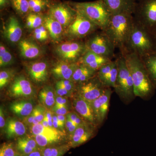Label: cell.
Returning a JSON list of instances; mask_svg holds the SVG:
<instances>
[{
  "mask_svg": "<svg viewBox=\"0 0 156 156\" xmlns=\"http://www.w3.org/2000/svg\"><path fill=\"white\" fill-rule=\"evenodd\" d=\"M122 54L133 80L136 97L148 99L154 95L155 88L151 82L142 59L135 53L125 52Z\"/></svg>",
  "mask_w": 156,
  "mask_h": 156,
  "instance_id": "obj_1",
  "label": "cell"
},
{
  "mask_svg": "<svg viewBox=\"0 0 156 156\" xmlns=\"http://www.w3.org/2000/svg\"><path fill=\"white\" fill-rule=\"evenodd\" d=\"M134 22L133 14L120 13L112 14L108 25L102 30L120 52L126 48Z\"/></svg>",
  "mask_w": 156,
  "mask_h": 156,
  "instance_id": "obj_2",
  "label": "cell"
},
{
  "mask_svg": "<svg viewBox=\"0 0 156 156\" xmlns=\"http://www.w3.org/2000/svg\"><path fill=\"white\" fill-rule=\"evenodd\" d=\"M125 52L135 53L140 58L156 53L154 34L135 20L126 48L120 53Z\"/></svg>",
  "mask_w": 156,
  "mask_h": 156,
  "instance_id": "obj_3",
  "label": "cell"
},
{
  "mask_svg": "<svg viewBox=\"0 0 156 156\" xmlns=\"http://www.w3.org/2000/svg\"><path fill=\"white\" fill-rule=\"evenodd\" d=\"M115 60L118 66V73L115 91L121 100L128 105L136 97L134 95L133 80L122 54L120 53Z\"/></svg>",
  "mask_w": 156,
  "mask_h": 156,
  "instance_id": "obj_4",
  "label": "cell"
},
{
  "mask_svg": "<svg viewBox=\"0 0 156 156\" xmlns=\"http://www.w3.org/2000/svg\"><path fill=\"white\" fill-rule=\"evenodd\" d=\"M73 8L94 23L101 30L108 25L112 14L101 0L95 2H74Z\"/></svg>",
  "mask_w": 156,
  "mask_h": 156,
  "instance_id": "obj_5",
  "label": "cell"
},
{
  "mask_svg": "<svg viewBox=\"0 0 156 156\" xmlns=\"http://www.w3.org/2000/svg\"><path fill=\"white\" fill-rule=\"evenodd\" d=\"M135 21L150 31L156 32V0H138L134 13Z\"/></svg>",
  "mask_w": 156,
  "mask_h": 156,
  "instance_id": "obj_6",
  "label": "cell"
},
{
  "mask_svg": "<svg viewBox=\"0 0 156 156\" xmlns=\"http://www.w3.org/2000/svg\"><path fill=\"white\" fill-rule=\"evenodd\" d=\"M96 31L88 37L89 38L85 42L87 50L112 60L115 47L103 30Z\"/></svg>",
  "mask_w": 156,
  "mask_h": 156,
  "instance_id": "obj_7",
  "label": "cell"
},
{
  "mask_svg": "<svg viewBox=\"0 0 156 156\" xmlns=\"http://www.w3.org/2000/svg\"><path fill=\"white\" fill-rule=\"evenodd\" d=\"M98 29H100L94 23L77 11L75 19L68 27L67 32L72 38L79 40L89 37Z\"/></svg>",
  "mask_w": 156,
  "mask_h": 156,
  "instance_id": "obj_8",
  "label": "cell"
},
{
  "mask_svg": "<svg viewBox=\"0 0 156 156\" xmlns=\"http://www.w3.org/2000/svg\"><path fill=\"white\" fill-rule=\"evenodd\" d=\"M87 50L85 43L78 41L62 43L56 48V52L64 61L80 62Z\"/></svg>",
  "mask_w": 156,
  "mask_h": 156,
  "instance_id": "obj_9",
  "label": "cell"
},
{
  "mask_svg": "<svg viewBox=\"0 0 156 156\" xmlns=\"http://www.w3.org/2000/svg\"><path fill=\"white\" fill-rule=\"evenodd\" d=\"M106 88L95 76L89 80L78 84L77 96L92 103L102 95Z\"/></svg>",
  "mask_w": 156,
  "mask_h": 156,
  "instance_id": "obj_10",
  "label": "cell"
},
{
  "mask_svg": "<svg viewBox=\"0 0 156 156\" xmlns=\"http://www.w3.org/2000/svg\"><path fill=\"white\" fill-rule=\"evenodd\" d=\"M112 93L111 88L107 87L102 95L91 103L97 126L101 125L106 118Z\"/></svg>",
  "mask_w": 156,
  "mask_h": 156,
  "instance_id": "obj_11",
  "label": "cell"
},
{
  "mask_svg": "<svg viewBox=\"0 0 156 156\" xmlns=\"http://www.w3.org/2000/svg\"><path fill=\"white\" fill-rule=\"evenodd\" d=\"M49 15L58 21L63 27L69 26L75 19L77 11L64 4H56L50 7Z\"/></svg>",
  "mask_w": 156,
  "mask_h": 156,
  "instance_id": "obj_12",
  "label": "cell"
},
{
  "mask_svg": "<svg viewBox=\"0 0 156 156\" xmlns=\"http://www.w3.org/2000/svg\"><path fill=\"white\" fill-rule=\"evenodd\" d=\"M118 73L116 61L112 60L100 68L96 76L105 87L114 88Z\"/></svg>",
  "mask_w": 156,
  "mask_h": 156,
  "instance_id": "obj_13",
  "label": "cell"
},
{
  "mask_svg": "<svg viewBox=\"0 0 156 156\" xmlns=\"http://www.w3.org/2000/svg\"><path fill=\"white\" fill-rule=\"evenodd\" d=\"M95 127L87 122L78 126L76 131L70 135L71 146L76 147L87 142L94 135Z\"/></svg>",
  "mask_w": 156,
  "mask_h": 156,
  "instance_id": "obj_14",
  "label": "cell"
},
{
  "mask_svg": "<svg viewBox=\"0 0 156 156\" xmlns=\"http://www.w3.org/2000/svg\"><path fill=\"white\" fill-rule=\"evenodd\" d=\"M111 14L134 13L136 0H101Z\"/></svg>",
  "mask_w": 156,
  "mask_h": 156,
  "instance_id": "obj_15",
  "label": "cell"
},
{
  "mask_svg": "<svg viewBox=\"0 0 156 156\" xmlns=\"http://www.w3.org/2000/svg\"><path fill=\"white\" fill-rule=\"evenodd\" d=\"M73 106L77 113L86 122L97 126L91 103L80 96H76L73 100Z\"/></svg>",
  "mask_w": 156,
  "mask_h": 156,
  "instance_id": "obj_16",
  "label": "cell"
},
{
  "mask_svg": "<svg viewBox=\"0 0 156 156\" xmlns=\"http://www.w3.org/2000/svg\"><path fill=\"white\" fill-rule=\"evenodd\" d=\"M9 91L14 97H27L33 94V89L30 81L23 76H20L14 79Z\"/></svg>",
  "mask_w": 156,
  "mask_h": 156,
  "instance_id": "obj_17",
  "label": "cell"
},
{
  "mask_svg": "<svg viewBox=\"0 0 156 156\" xmlns=\"http://www.w3.org/2000/svg\"><path fill=\"white\" fill-rule=\"evenodd\" d=\"M22 30L18 20L12 16L9 18L4 28V35L12 43L19 41L22 35Z\"/></svg>",
  "mask_w": 156,
  "mask_h": 156,
  "instance_id": "obj_18",
  "label": "cell"
},
{
  "mask_svg": "<svg viewBox=\"0 0 156 156\" xmlns=\"http://www.w3.org/2000/svg\"><path fill=\"white\" fill-rule=\"evenodd\" d=\"M79 64L80 62H61L52 69V73L56 77L61 80H72L73 74Z\"/></svg>",
  "mask_w": 156,
  "mask_h": 156,
  "instance_id": "obj_19",
  "label": "cell"
},
{
  "mask_svg": "<svg viewBox=\"0 0 156 156\" xmlns=\"http://www.w3.org/2000/svg\"><path fill=\"white\" fill-rule=\"evenodd\" d=\"M111 60H112L87 50L81 58L80 62L98 71L104 65Z\"/></svg>",
  "mask_w": 156,
  "mask_h": 156,
  "instance_id": "obj_20",
  "label": "cell"
},
{
  "mask_svg": "<svg viewBox=\"0 0 156 156\" xmlns=\"http://www.w3.org/2000/svg\"><path fill=\"white\" fill-rule=\"evenodd\" d=\"M28 69L30 78L36 83H41L47 80L48 66L44 62H37L32 63Z\"/></svg>",
  "mask_w": 156,
  "mask_h": 156,
  "instance_id": "obj_21",
  "label": "cell"
},
{
  "mask_svg": "<svg viewBox=\"0 0 156 156\" xmlns=\"http://www.w3.org/2000/svg\"><path fill=\"white\" fill-rule=\"evenodd\" d=\"M24 124L15 118H9L5 127V133L8 138L22 136L26 133Z\"/></svg>",
  "mask_w": 156,
  "mask_h": 156,
  "instance_id": "obj_22",
  "label": "cell"
},
{
  "mask_svg": "<svg viewBox=\"0 0 156 156\" xmlns=\"http://www.w3.org/2000/svg\"><path fill=\"white\" fill-rule=\"evenodd\" d=\"M44 23L51 38L54 41H58L63 32L62 26L50 15L44 17Z\"/></svg>",
  "mask_w": 156,
  "mask_h": 156,
  "instance_id": "obj_23",
  "label": "cell"
},
{
  "mask_svg": "<svg viewBox=\"0 0 156 156\" xmlns=\"http://www.w3.org/2000/svg\"><path fill=\"white\" fill-rule=\"evenodd\" d=\"M21 56L24 58L32 59L40 56L41 50L38 46L27 40H23L19 43Z\"/></svg>",
  "mask_w": 156,
  "mask_h": 156,
  "instance_id": "obj_24",
  "label": "cell"
},
{
  "mask_svg": "<svg viewBox=\"0 0 156 156\" xmlns=\"http://www.w3.org/2000/svg\"><path fill=\"white\" fill-rule=\"evenodd\" d=\"M97 71L80 63L73 74L72 81L75 83L80 84L89 80L97 74Z\"/></svg>",
  "mask_w": 156,
  "mask_h": 156,
  "instance_id": "obj_25",
  "label": "cell"
},
{
  "mask_svg": "<svg viewBox=\"0 0 156 156\" xmlns=\"http://www.w3.org/2000/svg\"><path fill=\"white\" fill-rule=\"evenodd\" d=\"M10 109L17 116L23 119L33 111V103L30 100L15 101L11 104Z\"/></svg>",
  "mask_w": 156,
  "mask_h": 156,
  "instance_id": "obj_26",
  "label": "cell"
},
{
  "mask_svg": "<svg viewBox=\"0 0 156 156\" xmlns=\"http://www.w3.org/2000/svg\"><path fill=\"white\" fill-rule=\"evenodd\" d=\"M148 75L154 87L156 89V53L142 57Z\"/></svg>",
  "mask_w": 156,
  "mask_h": 156,
  "instance_id": "obj_27",
  "label": "cell"
},
{
  "mask_svg": "<svg viewBox=\"0 0 156 156\" xmlns=\"http://www.w3.org/2000/svg\"><path fill=\"white\" fill-rule=\"evenodd\" d=\"M37 145L35 139L25 136L18 138L17 147V150L22 154H28L36 150Z\"/></svg>",
  "mask_w": 156,
  "mask_h": 156,
  "instance_id": "obj_28",
  "label": "cell"
},
{
  "mask_svg": "<svg viewBox=\"0 0 156 156\" xmlns=\"http://www.w3.org/2000/svg\"><path fill=\"white\" fill-rule=\"evenodd\" d=\"M39 97L43 106L48 109L55 105L56 98L51 87H46L43 88L39 93Z\"/></svg>",
  "mask_w": 156,
  "mask_h": 156,
  "instance_id": "obj_29",
  "label": "cell"
},
{
  "mask_svg": "<svg viewBox=\"0 0 156 156\" xmlns=\"http://www.w3.org/2000/svg\"><path fill=\"white\" fill-rule=\"evenodd\" d=\"M59 133L53 134H39L35 136L38 145L41 147L47 146L58 142L60 140Z\"/></svg>",
  "mask_w": 156,
  "mask_h": 156,
  "instance_id": "obj_30",
  "label": "cell"
},
{
  "mask_svg": "<svg viewBox=\"0 0 156 156\" xmlns=\"http://www.w3.org/2000/svg\"><path fill=\"white\" fill-rule=\"evenodd\" d=\"M14 10L21 15L27 14L30 10L28 0H10Z\"/></svg>",
  "mask_w": 156,
  "mask_h": 156,
  "instance_id": "obj_31",
  "label": "cell"
},
{
  "mask_svg": "<svg viewBox=\"0 0 156 156\" xmlns=\"http://www.w3.org/2000/svg\"><path fill=\"white\" fill-rule=\"evenodd\" d=\"M12 54L5 46L2 44L0 45V66H7L11 64L13 62Z\"/></svg>",
  "mask_w": 156,
  "mask_h": 156,
  "instance_id": "obj_32",
  "label": "cell"
},
{
  "mask_svg": "<svg viewBox=\"0 0 156 156\" xmlns=\"http://www.w3.org/2000/svg\"><path fill=\"white\" fill-rule=\"evenodd\" d=\"M42 17L37 13L28 14L26 19L27 26L28 28L36 29L41 26L43 22Z\"/></svg>",
  "mask_w": 156,
  "mask_h": 156,
  "instance_id": "obj_33",
  "label": "cell"
},
{
  "mask_svg": "<svg viewBox=\"0 0 156 156\" xmlns=\"http://www.w3.org/2000/svg\"><path fill=\"white\" fill-rule=\"evenodd\" d=\"M68 150V147L66 146L47 148L43 152L42 156H63Z\"/></svg>",
  "mask_w": 156,
  "mask_h": 156,
  "instance_id": "obj_34",
  "label": "cell"
},
{
  "mask_svg": "<svg viewBox=\"0 0 156 156\" xmlns=\"http://www.w3.org/2000/svg\"><path fill=\"white\" fill-rule=\"evenodd\" d=\"M31 132L35 136L39 135V134H53L59 133L58 131L55 129L45 128L42 125L41 123L32 126Z\"/></svg>",
  "mask_w": 156,
  "mask_h": 156,
  "instance_id": "obj_35",
  "label": "cell"
},
{
  "mask_svg": "<svg viewBox=\"0 0 156 156\" xmlns=\"http://www.w3.org/2000/svg\"><path fill=\"white\" fill-rule=\"evenodd\" d=\"M46 110V108L43 105H37L34 108L33 111L34 118L33 126L42 122L44 118Z\"/></svg>",
  "mask_w": 156,
  "mask_h": 156,
  "instance_id": "obj_36",
  "label": "cell"
},
{
  "mask_svg": "<svg viewBox=\"0 0 156 156\" xmlns=\"http://www.w3.org/2000/svg\"><path fill=\"white\" fill-rule=\"evenodd\" d=\"M14 76V72L11 70H5L0 72V88L1 89L9 84Z\"/></svg>",
  "mask_w": 156,
  "mask_h": 156,
  "instance_id": "obj_37",
  "label": "cell"
},
{
  "mask_svg": "<svg viewBox=\"0 0 156 156\" xmlns=\"http://www.w3.org/2000/svg\"><path fill=\"white\" fill-rule=\"evenodd\" d=\"M17 155L14 146L12 143H5L1 146L0 156H16Z\"/></svg>",
  "mask_w": 156,
  "mask_h": 156,
  "instance_id": "obj_38",
  "label": "cell"
},
{
  "mask_svg": "<svg viewBox=\"0 0 156 156\" xmlns=\"http://www.w3.org/2000/svg\"><path fill=\"white\" fill-rule=\"evenodd\" d=\"M56 84L65 88L71 93H72L74 90L75 83L70 80H60L58 81Z\"/></svg>",
  "mask_w": 156,
  "mask_h": 156,
  "instance_id": "obj_39",
  "label": "cell"
},
{
  "mask_svg": "<svg viewBox=\"0 0 156 156\" xmlns=\"http://www.w3.org/2000/svg\"><path fill=\"white\" fill-rule=\"evenodd\" d=\"M49 3L48 0H39L38 3L31 9L30 11L34 13H40L45 9Z\"/></svg>",
  "mask_w": 156,
  "mask_h": 156,
  "instance_id": "obj_40",
  "label": "cell"
},
{
  "mask_svg": "<svg viewBox=\"0 0 156 156\" xmlns=\"http://www.w3.org/2000/svg\"><path fill=\"white\" fill-rule=\"evenodd\" d=\"M52 111L57 115H63L67 114V109L66 105H54L52 108Z\"/></svg>",
  "mask_w": 156,
  "mask_h": 156,
  "instance_id": "obj_41",
  "label": "cell"
},
{
  "mask_svg": "<svg viewBox=\"0 0 156 156\" xmlns=\"http://www.w3.org/2000/svg\"><path fill=\"white\" fill-rule=\"evenodd\" d=\"M56 94L59 96H66V95H69L71 94V92H69L66 89L61 87V86H58L56 85Z\"/></svg>",
  "mask_w": 156,
  "mask_h": 156,
  "instance_id": "obj_42",
  "label": "cell"
},
{
  "mask_svg": "<svg viewBox=\"0 0 156 156\" xmlns=\"http://www.w3.org/2000/svg\"><path fill=\"white\" fill-rule=\"evenodd\" d=\"M34 118V111H33L30 115H29L27 117H26L25 119H23V121L27 126H33Z\"/></svg>",
  "mask_w": 156,
  "mask_h": 156,
  "instance_id": "obj_43",
  "label": "cell"
},
{
  "mask_svg": "<svg viewBox=\"0 0 156 156\" xmlns=\"http://www.w3.org/2000/svg\"><path fill=\"white\" fill-rule=\"evenodd\" d=\"M45 116L47 117L48 123H49V126H50V128H52V129H55L53 126V112H52L49 110H46V113H45Z\"/></svg>",
  "mask_w": 156,
  "mask_h": 156,
  "instance_id": "obj_44",
  "label": "cell"
},
{
  "mask_svg": "<svg viewBox=\"0 0 156 156\" xmlns=\"http://www.w3.org/2000/svg\"><path fill=\"white\" fill-rule=\"evenodd\" d=\"M34 34L35 38L37 40H39V41H44L47 40V39L42 34L41 32V30H40L39 27L35 29Z\"/></svg>",
  "mask_w": 156,
  "mask_h": 156,
  "instance_id": "obj_45",
  "label": "cell"
},
{
  "mask_svg": "<svg viewBox=\"0 0 156 156\" xmlns=\"http://www.w3.org/2000/svg\"><path fill=\"white\" fill-rule=\"evenodd\" d=\"M66 103H67V100L64 97L58 96L56 98L55 105H66Z\"/></svg>",
  "mask_w": 156,
  "mask_h": 156,
  "instance_id": "obj_46",
  "label": "cell"
},
{
  "mask_svg": "<svg viewBox=\"0 0 156 156\" xmlns=\"http://www.w3.org/2000/svg\"><path fill=\"white\" fill-rule=\"evenodd\" d=\"M53 127L57 131H58L59 129L62 130L59 122H58L57 115H56V114L53 113Z\"/></svg>",
  "mask_w": 156,
  "mask_h": 156,
  "instance_id": "obj_47",
  "label": "cell"
},
{
  "mask_svg": "<svg viewBox=\"0 0 156 156\" xmlns=\"http://www.w3.org/2000/svg\"><path fill=\"white\" fill-rule=\"evenodd\" d=\"M6 125L5 121V116H4V111L3 108L1 107L0 108V127L1 128H4Z\"/></svg>",
  "mask_w": 156,
  "mask_h": 156,
  "instance_id": "obj_48",
  "label": "cell"
},
{
  "mask_svg": "<svg viewBox=\"0 0 156 156\" xmlns=\"http://www.w3.org/2000/svg\"><path fill=\"white\" fill-rule=\"evenodd\" d=\"M57 116L62 129L63 130V127H64V125H65L66 122V117L63 115H57Z\"/></svg>",
  "mask_w": 156,
  "mask_h": 156,
  "instance_id": "obj_49",
  "label": "cell"
},
{
  "mask_svg": "<svg viewBox=\"0 0 156 156\" xmlns=\"http://www.w3.org/2000/svg\"><path fill=\"white\" fill-rule=\"evenodd\" d=\"M77 127L78 126H77L76 124H73L68 129L70 135H71V134H72L73 133H74V132L76 131V129L77 128Z\"/></svg>",
  "mask_w": 156,
  "mask_h": 156,
  "instance_id": "obj_50",
  "label": "cell"
},
{
  "mask_svg": "<svg viewBox=\"0 0 156 156\" xmlns=\"http://www.w3.org/2000/svg\"><path fill=\"white\" fill-rule=\"evenodd\" d=\"M74 124L72 121H71L69 118H68L67 117V119H66V122L65 123V126L66 127V128H67V129H68V128H69L70 127H71L73 124Z\"/></svg>",
  "mask_w": 156,
  "mask_h": 156,
  "instance_id": "obj_51",
  "label": "cell"
},
{
  "mask_svg": "<svg viewBox=\"0 0 156 156\" xmlns=\"http://www.w3.org/2000/svg\"><path fill=\"white\" fill-rule=\"evenodd\" d=\"M41 124L44 127H45V128H51L49 126V123H48V119H47V117L45 116L44 118V120L42 121ZM56 130V129H55Z\"/></svg>",
  "mask_w": 156,
  "mask_h": 156,
  "instance_id": "obj_52",
  "label": "cell"
},
{
  "mask_svg": "<svg viewBox=\"0 0 156 156\" xmlns=\"http://www.w3.org/2000/svg\"><path fill=\"white\" fill-rule=\"evenodd\" d=\"M9 4V0H0L1 9L5 7Z\"/></svg>",
  "mask_w": 156,
  "mask_h": 156,
  "instance_id": "obj_53",
  "label": "cell"
},
{
  "mask_svg": "<svg viewBox=\"0 0 156 156\" xmlns=\"http://www.w3.org/2000/svg\"><path fill=\"white\" fill-rule=\"evenodd\" d=\"M27 156H42V155L41 152L36 150L31 153L28 154Z\"/></svg>",
  "mask_w": 156,
  "mask_h": 156,
  "instance_id": "obj_54",
  "label": "cell"
},
{
  "mask_svg": "<svg viewBox=\"0 0 156 156\" xmlns=\"http://www.w3.org/2000/svg\"><path fill=\"white\" fill-rule=\"evenodd\" d=\"M154 35H155V36L156 41V32L154 34Z\"/></svg>",
  "mask_w": 156,
  "mask_h": 156,
  "instance_id": "obj_55",
  "label": "cell"
},
{
  "mask_svg": "<svg viewBox=\"0 0 156 156\" xmlns=\"http://www.w3.org/2000/svg\"><path fill=\"white\" fill-rule=\"evenodd\" d=\"M16 156H19V155H17Z\"/></svg>",
  "mask_w": 156,
  "mask_h": 156,
  "instance_id": "obj_56",
  "label": "cell"
},
{
  "mask_svg": "<svg viewBox=\"0 0 156 156\" xmlns=\"http://www.w3.org/2000/svg\"><path fill=\"white\" fill-rule=\"evenodd\" d=\"M136 1H138V0H136Z\"/></svg>",
  "mask_w": 156,
  "mask_h": 156,
  "instance_id": "obj_57",
  "label": "cell"
}]
</instances>
